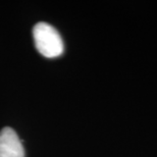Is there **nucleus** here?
<instances>
[{
    "label": "nucleus",
    "mask_w": 157,
    "mask_h": 157,
    "mask_svg": "<svg viewBox=\"0 0 157 157\" xmlns=\"http://www.w3.org/2000/svg\"><path fill=\"white\" fill-rule=\"evenodd\" d=\"M0 157H25L23 143L9 127L0 132Z\"/></svg>",
    "instance_id": "f03ea898"
},
{
    "label": "nucleus",
    "mask_w": 157,
    "mask_h": 157,
    "mask_svg": "<svg viewBox=\"0 0 157 157\" xmlns=\"http://www.w3.org/2000/svg\"><path fill=\"white\" fill-rule=\"evenodd\" d=\"M34 41L40 54L47 58H55L63 53V41L51 25L41 21L33 29Z\"/></svg>",
    "instance_id": "f257e3e1"
}]
</instances>
